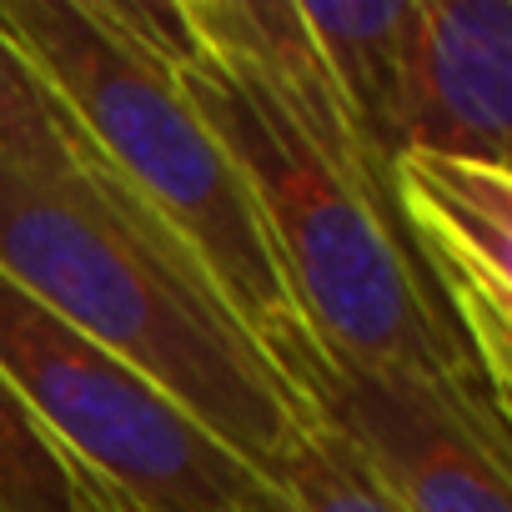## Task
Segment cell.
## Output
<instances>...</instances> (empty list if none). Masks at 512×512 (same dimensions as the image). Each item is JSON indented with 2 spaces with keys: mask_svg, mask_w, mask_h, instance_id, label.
<instances>
[{
  "mask_svg": "<svg viewBox=\"0 0 512 512\" xmlns=\"http://www.w3.org/2000/svg\"><path fill=\"white\" fill-rule=\"evenodd\" d=\"M0 382L111 512H236L256 477L136 367L0 277Z\"/></svg>",
  "mask_w": 512,
  "mask_h": 512,
  "instance_id": "obj_4",
  "label": "cell"
},
{
  "mask_svg": "<svg viewBox=\"0 0 512 512\" xmlns=\"http://www.w3.org/2000/svg\"><path fill=\"white\" fill-rule=\"evenodd\" d=\"M0 161L36 176H71L91 161V141L6 31H0Z\"/></svg>",
  "mask_w": 512,
  "mask_h": 512,
  "instance_id": "obj_9",
  "label": "cell"
},
{
  "mask_svg": "<svg viewBox=\"0 0 512 512\" xmlns=\"http://www.w3.org/2000/svg\"><path fill=\"white\" fill-rule=\"evenodd\" d=\"M392 141L397 151H432L507 171L512 0H412Z\"/></svg>",
  "mask_w": 512,
  "mask_h": 512,
  "instance_id": "obj_7",
  "label": "cell"
},
{
  "mask_svg": "<svg viewBox=\"0 0 512 512\" xmlns=\"http://www.w3.org/2000/svg\"><path fill=\"white\" fill-rule=\"evenodd\" d=\"M412 0H322L302 6L307 36L352 111L362 141L392 166V111H397V76H402V36H407Z\"/></svg>",
  "mask_w": 512,
  "mask_h": 512,
  "instance_id": "obj_8",
  "label": "cell"
},
{
  "mask_svg": "<svg viewBox=\"0 0 512 512\" xmlns=\"http://www.w3.org/2000/svg\"><path fill=\"white\" fill-rule=\"evenodd\" d=\"M0 512H111L0 382Z\"/></svg>",
  "mask_w": 512,
  "mask_h": 512,
  "instance_id": "obj_11",
  "label": "cell"
},
{
  "mask_svg": "<svg viewBox=\"0 0 512 512\" xmlns=\"http://www.w3.org/2000/svg\"><path fill=\"white\" fill-rule=\"evenodd\" d=\"M181 86L241 171L292 302L327 357L482 382L412 262L392 166L352 121L312 126L262 81L206 56L181 66Z\"/></svg>",
  "mask_w": 512,
  "mask_h": 512,
  "instance_id": "obj_2",
  "label": "cell"
},
{
  "mask_svg": "<svg viewBox=\"0 0 512 512\" xmlns=\"http://www.w3.org/2000/svg\"><path fill=\"white\" fill-rule=\"evenodd\" d=\"M236 512H397L347 457V447L317 422Z\"/></svg>",
  "mask_w": 512,
  "mask_h": 512,
  "instance_id": "obj_10",
  "label": "cell"
},
{
  "mask_svg": "<svg viewBox=\"0 0 512 512\" xmlns=\"http://www.w3.org/2000/svg\"><path fill=\"white\" fill-rule=\"evenodd\" d=\"M302 397L397 512H512L507 407L482 382L322 352Z\"/></svg>",
  "mask_w": 512,
  "mask_h": 512,
  "instance_id": "obj_5",
  "label": "cell"
},
{
  "mask_svg": "<svg viewBox=\"0 0 512 512\" xmlns=\"http://www.w3.org/2000/svg\"><path fill=\"white\" fill-rule=\"evenodd\" d=\"M0 277L136 367L256 477L317 427L191 251L96 151L71 176L0 161Z\"/></svg>",
  "mask_w": 512,
  "mask_h": 512,
  "instance_id": "obj_1",
  "label": "cell"
},
{
  "mask_svg": "<svg viewBox=\"0 0 512 512\" xmlns=\"http://www.w3.org/2000/svg\"><path fill=\"white\" fill-rule=\"evenodd\" d=\"M392 206L412 262L477 362L487 392L512 397V176L497 166L397 151Z\"/></svg>",
  "mask_w": 512,
  "mask_h": 512,
  "instance_id": "obj_6",
  "label": "cell"
},
{
  "mask_svg": "<svg viewBox=\"0 0 512 512\" xmlns=\"http://www.w3.org/2000/svg\"><path fill=\"white\" fill-rule=\"evenodd\" d=\"M0 31L106 161L302 392L322 347L277 267L256 201L191 106L181 71L101 21L96 0H0Z\"/></svg>",
  "mask_w": 512,
  "mask_h": 512,
  "instance_id": "obj_3",
  "label": "cell"
}]
</instances>
